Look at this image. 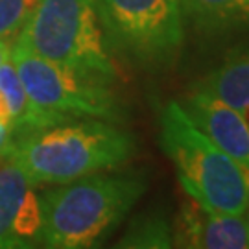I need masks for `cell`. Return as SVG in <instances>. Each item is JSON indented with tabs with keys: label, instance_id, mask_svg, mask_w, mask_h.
<instances>
[{
	"label": "cell",
	"instance_id": "14",
	"mask_svg": "<svg viewBox=\"0 0 249 249\" xmlns=\"http://www.w3.org/2000/svg\"><path fill=\"white\" fill-rule=\"evenodd\" d=\"M13 139H15L13 127L9 124H6V122H0V160L6 159L9 148L13 144Z\"/></svg>",
	"mask_w": 249,
	"mask_h": 249
},
{
	"label": "cell",
	"instance_id": "16",
	"mask_svg": "<svg viewBox=\"0 0 249 249\" xmlns=\"http://www.w3.org/2000/svg\"><path fill=\"white\" fill-rule=\"evenodd\" d=\"M246 216H248V222H249V201H248V209H246Z\"/></svg>",
	"mask_w": 249,
	"mask_h": 249
},
{
	"label": "cell",
	"instance_id": "6",
	"mask_svg": "<svg viewBox=\"0 0 249 249\" xmlns=\"http://www.w3.org/2000/svg\"><path fill=\"white\" fill-rule=\"evenodd\" d=\"M113 50L144 67L168 65L185 39L179 0H94Z\"/></svg>",
	"mask_w": 249,
	"mask_h": 249
},
{
	"label": "cell",
	"instance_id": "4",
	"mask_svg": "<svg viewBox=\"0 0 249 249\" xmlns=\"http://www.w3.org/2000/svg\"><path fill=\"white\" fill-rule=\"evenodd\" d=\"M17 41L53 63L111 81L118 78L94 0H37Z\"/></svg>",
	"mask_w": 249,
	"mask_h": 249
},
{
	"label": "cell",
	"instance_id": "2",
	"mask_svg": "<svg viewBox=\"0 0 249 249\" xmlns=\"http://www.w3.org/2000/svg\"><path fill=\"white\" fill-rule=\"evenodd\" d=\"M135 150V137L116 122L72 118L17 135L4 160L17 162L36 185H61L118 168L133 157Z\"/></svg>",
	"mask_w": 249,
	"mask_h": 249
},
{
	"label": "cell",
	"instance_id": "7",
	"mask_svg": "<svg viewBox=\"0 0 249 249\" xmlns=\"http://www.w3.org/2000/svg\"><path fill=\"white\" fill-rule=\"evenodd\" d=\"M36 183L13 160L0 166V249L41 246V203Z\"/></svg>",
	"mask_w": 249,
	"mask_h": 249
},
{
	"label": "cell",
	"instance_id": "3",
	"mask_svg": "<svg viewBox=\"0 0 249 249\" xmlns=\"http://www.w3.org/2000/svg\"><path fill=\"white\" fill-rule=\"evenodd\" d=\"M159 144L188 197L207 211L246 214L249 170L197 127L179 102L160 113Z\"/></svg>",
	"mask_w": 249,
	"mask_h": 249
},
{
	"label": "cell",
	"instance_id": "1",
	"mask_svg": "<svg viewBox=\"0 0 249 249\" xmlns=\"http://www.w3.org/2000/svg\"><path fill=\"white\" fill-rule=\"evenodd\" d=\"M148 188L144 172H94L48 188L39 196L41 246L98 248L131 213Z\"/></svg>",
	"mask_w": 249,
	"mask_h": 249
},
{
	"label": "cell",
	"instance_id": "10",
	"mask_svg": "<svg viewBox=\"0 0 249 249\" xmlns=\"http://www.w3.org/2000/svg\"><path fill=\"white\" fill-rule=\"evenodd\" d=\"M192 87L229 104L249 122V37L229 48L222 61Z\"/></svg>",
	"mask_w": 249,
	"mask_h": 249
},
{
	"label": "cell",
	"instance_id": "13",
	"mask_svg": "<svg viewBox=\"0 0 249 249\" xmlns=\"http://www.w3.org/2000/svg\"><path fill=\"white\" fill-rule=\"evenodd\" d=\"M36 6L37 0H0V39L11 45Z\"/></svg>",
	"mask_w": 249,
	"mask_h": 249
},
{
	"label": "cell",
	"instance_id": "11",
	"mask_svg": "<svg viewBox=\"0 0 249 249\" xmlns=\"http://www.w3.org/2000/svg\"><path fill=\"white\" fill-rule=\"evenodd\" d=\"M183 17L197 32L222 36L249 30V0H179Z\"/></svg>",
	"mask_w": 249,
	"mask_h": 249
},
{
	"label": "cell",
	"instance_id": "9",
	"mask_svg": "<svg viewBox=\"0 0 249 249\" xmlns=\"http://www.w3.org/2000/svg\"><path fill=\"white\" fill-rule=\"evenodd\" d=\"M181 107L205 135L249 170V122L240 111L196 87L190 89Z\"/></svg>",
	"mask_w": 249,
	"mask_h": 249
},
{
	"label": "cell",
	"instance_id": "15",
	"mask_svg": "<svg viewBox=\"0 0 249 249\" xmlns=\"http://www.w3.org/2000/svg\"><path fill=\"white\" fill-rule=\"evenodd\" d=\"M9 46H11L9 43L0 39V67L9 59Z\"/></svg>",
	"mask_w": 249,
	"mask_h": 249
},
{
	"label": "cell",
	"instance_id": "5",
	"mask_svg": "<svg viewBox=\"0 0 249 249\" xmlns=\"http://www.w3.org/2000/svg\"><path fill=\"white\" fill-rule=\"evenodd\" d=\"M9 59L17 69L30 104L50 124L72 118L122 120L124 107L113 89L115 81L45 59L17 39L9 46Z\"/></svg>",
	"mask_w": 249,
	"mask_h": 249
},
{
	"label": "cell",
	"instance_id": "8",
	"mask_svg": "<svg viewBox=\"0 0 249 249\" xmlns=\"http://www.w3.org/2000/svg\"><path fill=\"white\" fill-rule=\"evenodd\" d=\"M174 246L196 249H249L246 214L207 211L192 197L174 223Z\"/></svg>",
	"mask_w": 249,
	"mask_h": 249
},
{
	"label": "cell",
	"instance_id": "12",
	"mask_svg": "<svg viewBox=\"0 0 249 249\" xmlns=\"http://www.w3.org/2000/svg\"><path fill=\"white\" fill-rule=\"evenodd\" d=\"M116 246L133 249L174 248V223L162 213H144L129 223Z\"/></svg>",
	"mask_w": 249,
	"mask_h": 249
}]
</instances>
